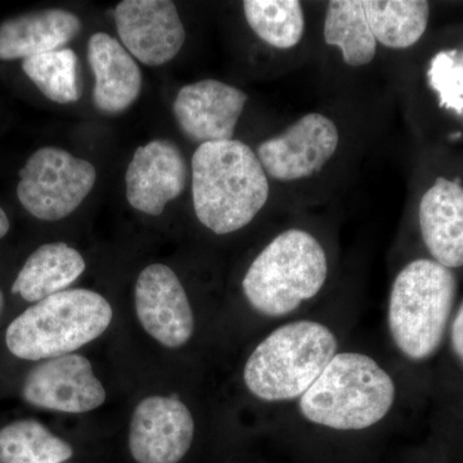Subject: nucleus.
Instances as JSON below:
<instances>
[{
	"label": "nucleus",
	"instance_id": "obj_1",
	"mask_svg": "<svg viewBox=\"0 0 463 463\" xmlns=\"http://www.w3.org/2000/svg\"><path fill=\"white\" fill-rule=\"evenodd\" d=\"M339 100L298 115L255 149L272 190L281 191L288 205L330 203L364 156L373 121L361 112V97Z\"/></svg>",
	"mask_w": 463,
	"mask_h": 463
},
{
	"label": "nucleus",
	"instance_id": "obj_2",
	"mask_svg": "<svg viewBox=\"0 0 463 463\" xmlns=\"http://www.w3.org/2000/svg\"><path fill=\"white\" fill-rule=\"evenodd\" d=\"M191 173L194 214L219 236L248 227L272 199V184L257 152L240 139L200 145Z\"/></svg>",
	"mask_w": 463,
	"mask_h": 463
},
{
	"label": "nucleus",
	"instance_id": "obj_3",
	"mask_svg": "<svg viewBox=\"0 0 463 463\" xmlns=\"http://www.w3.org/2000/svg\"><path fill=\"white\" fill-rule=\"evenodd\" d=\"M330 277V257L319 237L294 225L277 233L250 264L242 291L252 309L268 317L295 312L315 298Z\"/></svg>",
	"mask_w": 463,
	"mask_h": 463
},
{
	"label": "nucleus",
	"instance_id": "obj_4",
	"mask_svg": "<svg viewBox=\"0 0 463 463\" xmlns=\"http://www.w3.org/2000/svg\"><path fill=\"white\" fill-rule=\"evenodd\" d=\"M395 401L392 376L373 358L340 353L300 398L307 421L334 430H364L385 419Z\"/></svg>",
	"mask_w": 463,
	"mask_h": 463
},
{
	"label": "nucleus",
	"instance_id": "obj_5",
	"mask_svg": "<svg viewBox=\"0 0 463 463\" xmlns=\"http://www.w3.org/2000/svg\"><path fill=\"white\" fill-rule=\"evenodd\" d=\"M336 350V336L322 323H288L255 347L246 362L243 381L260 401H294L321 376Z\"/></svg>",
	"mask_w": 463,
	"mask_h": 463
},
{
	"label": "nucleus",
	"instance_id": "obj_6",
	"mask_svg": "<svg viewBox=\"0 0 463 463\" xmlns=\"http://www.w3.org/2000/svg\"><path fill=\"white\" fill-rule=\"evenodd\" d=\"M456 297L455 273L432 259H414L402 268L390 288L388 325L408 359L425 361L437 352Z\"/></svg>",
	"mask_w": 463,
	"mask_h": 463
},
{
	"label": "nucleus",
	"instance_id": "obj_7",
	"mask_svg": "<svg viewBox=\"0 0 463 463\" xmlns=\"http://www.w3.org/2000/svg\"><path fill=\"white\" fill-rule=\"evenodd\" d=\"M112 321V307L96 291L66 289L27 307L5 332L9 352L25 361L71 354L99 337Z\"/></svg>",
	"mask_w": 463,
	"mask_h": 463
},
{
	"label": "nucleus",
	"instance_id": "obj_8",
	"mask_svg": "<svg viewBox=\"0 0 463 463\" xmlns=\"http://www.w3.org/2000/svg\"><path fill=\"white\" fill-rule=\"evenodd\" d=\"M90 161L57 147L33 152L20 170L17 197L36 219L56 222L75 212L96 184Z\"/></svg>",
	"mask_w": 463,
	"mask_h": 463
},
{
	"label": "nucleus",
	"instance_id": "obj_9",
	"mask_svg": "<svg viewBox=\"0 0 463 463\" xmlns=\"http://www.w3.org/2000/svg\"><path fill=\"white\" fill-rule=\"evenodd\" d=\"M319 54L336 84L343 83V96L358 78L371 74L385 62V52L374 38L364 0H330L323 7L318 26Z\"/></svg>",
	"mask_w": 463,
	"mask_h": 463
},
{
	"label": "nucleus",
	"instance_id": "obj_10",
	"mask_svg": "<svg viewBox=\"0 0 463 463\" xmlns=\"http://www.w3.org/2000/svg\"><path fill=\"white\" fill-rule=\"evenodd\" d=\"M114 18L125 50L143 65H165L184 45V25L170 0H124Z\"/></svg>",
	"mask_w": 463,
	"mask_h": 463
},
{
	"label": "nucleus",
	"instance_id": "obj_11",
	"mask_svg": "<svg viewBox=\"0 0 463 463\" xmlns=\"http://www.w3.org/2000/svg\"><path fill=\"white\" fill-rule=\"evenodd\" d=\"M249 94L216 79H203L181 88L173 112L182 133L192 142L231 141L236 136Z\"/></svg>",
	"mask_w": 463,
	"mask_h": 463
},
{
	"label": "nucleus",
	"instance_id": "obj_12",
	"mask_svg": "<svg viewBox=\"0 0 463 463\" xmlns=\"http://www.w3.org/2000/svg\"><path fill=\"white\" fill-rule=\"evenodd\" d=\"M23 397L43 410L85 413L105 403L106 390L90 362L71 353L35 365L27 373Z\"/></svg>",
	"mask_w": 463,
	"mask_h": 463
},
{
	"label": "nucleus",
	"instance_id": "obj_13",
	"mask_svg": "<svg viewBox=\"0 0 463 463\" xmlns=\"http://www.w3.org/2000/svg\"><path fill=\"white\" fill-rule=\"evenodd\" d=\"M136 310L142 327L161 345L176 349L194 335V312L178 276L164 264H151L136 283Z\"/></svg>",
	"mask_w": 463,
	"mask_h": 463
},
{
	"label": "nucleus",
	"instance_id": "obj_14",
	"mask_svg": "<svg viewBox=\"0 0 463 463\" xmlns=\"http://www.w3.org/2000/svg\"><path fill=\"white\" fill-rule=\"evenodd\" d=\"M194 435L187 405L174 397H148L133 413L130 453L138 463H178L190 450Z\"/></svg>",
	"mask_w": 463,
	"mask_h": 463
},
{
	"label": "nucleus",
	"instance_id": "obj_15",
	"mask_svg": "<svg viewBox=\"0 0 463 463\" xmlns=\"http://www.w3.org/2000/svg\"><path fill=\"white\" fill-rule=\"evenodd\" d=\"M187 161L169 139H155L137 148L125 174L128 203L151 216L163 214L181 196L188 181Z\"/></svg>",
	"mask_w": 463,
	"mask_h": 463
},
{
	"label": "nucleus",
	"instance_id": "obj_16",
	"mask_svg": "<svg viewBox=\"0 0 463 463\" xmlns=\"http://www.w3.org/2000/svg\"><path fill=\"white\" fill-rule=\"evenodd\" d=\"M417 223L432 260L448 269L463 267V183L437 175L417 199Z\"/></svg>",
	"mask_w": 463,
	"mask_h": 463
},
{
	"label": "nucleus",
	"instance_id": "obj_17",
	"mask_svg": "<svg viewBox=\"0 0 463 463\" xmlns=\"http://www.w3.org/2000/svg\"><path fill=\"white\" fill-rule=\"evenodd\" d=\"M243 17L250 32L265 48L298 66L313 47L309 7L298 0H246Z\"/></svg>",
	"mask_w": 463,
	"mask_h": 463
},
{
	"label": "nucleus",
	"instance_id": "obj_18",
	"mask_svg": "<svg viewBox=\"0 0 463 463\" xmlns=\"http://www.w3.org/2000/svg\"><path fill=\"white\" fill-rule=\"evenodd\" d=\"M87 54L96 79L93 90L96 109L106 115L127 111L142 90L138 63L118 39L106 33L90 36Z\"/></svg>",
	"mask_w": 463,
	"mask_h": 463
},
{
	"label": "nucleus",
	"instance_id": "obj_19",
	"mask_svg": "<svg viewBox=\"0 0 463 463\" xmlns=\"http://www.w3.org/2000/svg\"><path fill=\"white\" fill-rule=\"evenodd\" d=\"M83 29L72 12L43 9L0 24V60L14 61L62 50Z\"/></svg>",
	"mask_w": 463,
	"mask_h": 463
},
{
	"label": "nucleus",
	"instance_id": "obj_20",
	"mask_svg": "<svg viewBox=\"0 0 463 463\" xmlns=\"http://www.w3.org/2000/svg\"><path fill=\"white\" fill-rule=\"evenodd\" d=\"M80 252L65 242L45 243L33 252L18 273L12 292L29 303L66 291L84 273Z\"/></svg>",
	"mask_w": 463,
	"mask_h": 463
},
{
	"label": "nucleus",
	"instance_id": "obj_21",
	"mask_svg": "<svg viewBox=\"0 0 463 463\" xmlns=\"http://www.w3.org/2000/svg\"><path fill=\"white\" fill-rule=\"evenodd\" d=\"M374 38L386 56L405 53L420 44L430 24L425 0H364Z\"/></svg>",
	"mask_w": 463,
	"mask_h": 463
},
{
	"label": "nucleus",
	"instance_id": "obj_22",
	"mask_svg": "<svg viewBox=\"0 0 463 463\" xmlns=\"http://www.w3.org/2000/svg\"><path fill=\"white\" fill-rule=\"evenodd\" d=\"M419 90L444 118L463 125V43L441 45L423 61Z\"/></svg>",
	"mask_w": 463,
	"mask_h": 463
},
{
	"label": "nucleus",
	"instance_id": "obj_23",
	"mask_svg": "<svg viewBox=\"0 0 463 463\" xmlns=\"http://www.w3.org/2000/svg\"><path fill=\"white\" fill-rule=\"evenodd\" d=\"M74 450L36 420H18L0 429V463H63Z\"/></svg>",
	"mask_w": 463,
	"mask_h": 463
},
{
	"label": "nucleus",
	"instance_id": "obj_24",
	"mask_svg": "<svg viewBox=\"0 0 463 463\" xmlns=\"http://www.w3.org/2000/svg\"><path fill=\"white\" fill-rule=\"evenodd\" d=\"M23 70L52 102L70 105L80 99L79 58L71 48L26 58L23 61Z\"/></svg>",
	"mask_w": 463,
	"mask_h": 463
},
{
	"label": "nucleus",
	"instance_id": "obj_25",
	"mask_svg": "<svg viewBox=\"0 0 463 463\" xmlns=\"http://www.w3.org/2000/svg\"><path fill=\"white\" fill-rule=\"evenodd\" d=\"M450 340H452L453 350L463 364V301L457 310L456 318L453 321Z\"/></svg>",
	"mask_w": 463,
	"mask_h": 463
},
{
	"label": "nucleus",
	"instance_id": "obj_26",
	"mask_svg": "<svg viewBox=\"0 0 463 463\" xmlns=\"http://www.w3.org/2000/svg\"><path fill=\"white\" fill-rule=\"evenodd\" d=\"M9 231V219L5 214V210L0 207V240L8 233Z\"/></svg>",
	"mask_w": 463,
	"mask_h": 463
},
{
	"label": "nucleus",
	"instance_id": "obj_27",
	"mask_svg": "<svg viewBox=\"0 0 463 463\" xmlns=\"http://www.w3.org/2000/svg\"><path fill=\"white\" fill-rule=\"evenodd\" d=\"M3 306H5V295H3L2 289H0V312H2Z\"/></svg>",
	"mask_w": 463,
	"mask_h": 463
}]
</instances>
